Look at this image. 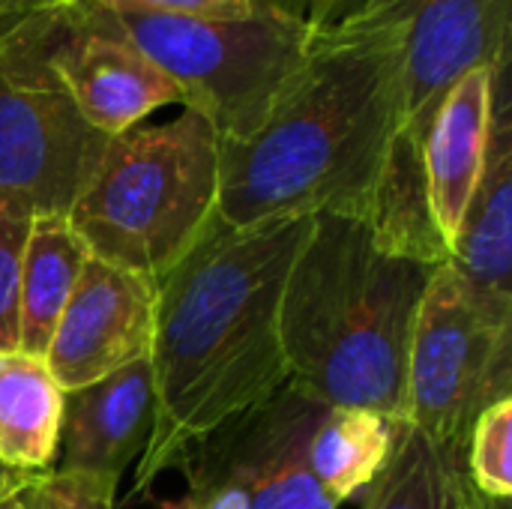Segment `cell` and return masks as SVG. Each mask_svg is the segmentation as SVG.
Here are the masks:
<instances>
[{"label": "cell", "mask_w": 512, "mask_h": 509, "mask_svg": "<svg viewBox=\"0 0 512 509\" xmlns=\"http://www.w3.org/2000/svg\"><path fill=\"white\" fill-rule=\"evenodd\" d=\"M312 219L231 228L213 216L195 246L156 276V426L141 453L135 492L180 468L210 432L288 384L279 303Z\"/></svg>", "instance_id": "1"}, {"label": "cell", "mask_w": 512, "mask_h": 509, "mask_svg": "<svg viewBox=\"0 0 512 509\" xmlns=\"http://www.w3.org/2000/svg\"><path fill=\"white\" fill-rule=\"evenodd\" d=\"M402 129V30L357 15L324 27L264 126L219 138L216 216L231 228L318 213L366 219Z\"/></svg>", "instance_id": "2"}, {"label": "cell", "mask_w": 512, "mask_h": 509, "mask_svg": "<svg viewBox=\"0 0 512 509\" xmlns=\"http://www.w3.org/2000/svg\"><path fill=\"white\" fill-rule=\"evenodd\" d=\"M432 273L384 255L363 219L318 213L279 303L288 381L327 408L402 423L408 348Z\"/></svg>", "instance_id": "3"}, {"label": "cell", "mask_w": 512, "mask_h": 509, "mask_svg": "<svg viewBox=\"0 0 512 509\" xmlns=\"http://www.w3.org/2000/svg\"><path fill=\"white\" fill-rule=\"evenodd\" d=\"M219 132L192 108L114 135L78 192L69 225L99 261L162 276L216 216Z\"/></svg>", "instance_id": "4"}, {"label": "cell", "mask_w": 512, "mask_h": 509, "mask_svg": "<svg viewBox=\"0 0 512 509\" xmlns=\"http://www.w3.org/2000/svg\"><path fill=\"white\" fill-rule=\"evenodd\" d=\"M66 9L135 45L180 87L183 108L201 111L222 141H243L264 126L318 36V27L267 0L243 18L120 12L87 0Z\"/></svg>", "instance_id": "5"}, {"label": "cell", "mask_w": 512, "mask_h": 509, "mask_svg": "<svg viewBox=\"0 0 512 509\" xmlns=\"http://www.w3.org/2000/svg\"><path fill=\"white\" fill-rule=\"evenodd\" d=\"M108 141L78 114L27 21L0 27V198L69 216Z\"/></svg>", "instance_id": "6"}, {"label": "cell", "mask_w": 512, "mask_h": 509, "mask_svg": "<svg viewBox=\"0 0 512 509\" xmlns=\"http://www.w3.org/2000/svg\"><path fill=\"white\" fill-rule=\"evenodd\" d=\"M512 327H492L465 297L450 264L435 267L408 348L405 420L465 465L474 420L510 399Z\"/></svg>", "instance_id": "7"}, {"label": "cell", "mask_w": 512, "mask_h": 509, "mask_svg": "<svg viewBox=\"0 0 512 509\" xmlns=\"http://www.w3.org/2000/svg\"><path fill=\"white\" fill-rule=\"evenodd\" d=\"M357 18L402 30L405 129L420 144L465 72L510 63L512 0H366Z\"/></svg>", "instance_id": "8"}, {"label": "cell", "mask_w": 512, "mask_h": 509, "mask_svg": "<svg viewBox=\"0 0 512 509\" xmlns=\"http://www.w3.org/2000/svg\"><path fill=\"white\" fill-rule=\"evenodd\" d=\"M24 21L60 87L96 132L114 138L162 105H183L180 87L135 45L75 18L66 6Z\"/></svg>", "instance_id": "9"}, {"label": "cell", "mask_w": 512, "mask_h": 509, "mask_svg": "<svg viewBox=\"0 0 512 509\" xmlns=\"http://www.w3.org/2000/svg\"><path fill=\"white\" fill-rule=\"evenodd\" d=\"M156 330V279L87 258L45 348L63 393L102 381L150 357Z\"/></svg>", "instance_id": "10"}, {"label": "cell", "mask_w": 512, "mask_h": 509, "mask_svg": "<svg viewBox=\"0 0 512 509\" xmlns=\"http://www.w3.org/2000/svg\"><path fill=\"white\" fill-rule=\"evenodd\" d=\"M456 273L471 306L492 324L512 327V102L510 66L498 72L486 165L450 246Z\"/></svg>", "instance_id": "11"}, {"label": "cell", "mask_w": 512, "mask_h": 509, "mask_svg": "<svg viewBox=\"0 0 512 509\" xmlns=\"http://www.w3.org/2000/svg\"><path fill=\"white\" fill-rule=\"evenodd\" d=\"M156 426V387L150 357L93 381L63 399V426L54 474H87L120 483L141 459Z\"/></svg>", "instance_id": "12"}, {"label": "cell", "mask_w": 512, "mask_h": 509, "mask_svg": "<svg viewBox=\"0 0 512 509\" xmlns=\"http://www.w3.org/2000/svg\"><path fill=\"white\" fill-rule=\"evenodd\" d=\"M501 69L480 66L465 72L441 99L432 126L423 138L429 198L438 228L444 231L450 246L486 165L495 81Z\"/></svg>", "instance_id": "13"}, {"label": "cell", "mask_w": 512, "mask_h": 509, "mask_svg": "<svg viewBox=\"0 0 512 509\" xmlns=\"http://www.w3.org/2000/svg\"><path fill=\"white\" fill-rule=\"evenodd\" d=\"M363 222L384 255L423 267H441L450 261V243L438 228L429 198L423 144L408 129L396 135L387 153Z\"/></svg>", "instance_id": "14"}, {"label": "cell", "mask_w": 512, "mask_h": 509, "mask_svg": "<svg viewBox=\"0 0 512 509\" xmlns=\"http://www.w3.org/2000/svg\"><path fill=\"white\" fill-rule=\"evenodd\" d=\"M63 399L45 357L0 351V462L6 468L21 474L54 468Z\"/></svg>", "instance_id": "15"}, {"label": "cell", "mask_w": 512, "mask_h": 509, "mask_svg": "<svg viewBox=\"0 0 512 509\" xmlns=\"http://www.w3.org/2000/svg\"><path fill=\"white\" fill-rule=\"evenodd\" d=\"M276 396L222 423L180 465L186 492L162 509H246L273 429Z\"/></svg>", "instance_id": "16"}, {"label": "cell", "mask_w": 512, "mask_h": 509, "mask_svg": "<svg viewBox=\"0 0 512 509\" xmlns=\"http://www.w3.org/2000/svg\"><path fill=\"white\" fill-rule=\"evenodd\" d=\"M90 252L66 216H36L21 258L18 351L45 357L63 306Z\"/></svg>", "instance_id": "17"}, {"label": "cell", "mask_w": 512, "mask_h": 509, "mask_svg": "<svg viewBox=\"0 0 512 509\" xmlns=\"http://www.w3.org/2000/svg\"><path fill=\"white\" fill-rule=\"evenodd\" d=\"M327 405L294 387L276 393L273 429L246 509H339L306 468V444Z\"/></svg>", "instance_id": "18"}, {"label": "cell", "mask_w": 512, "mask_h": 509, "mask_svg": "<svg viewBox=\"0 0 512 509\" xmlns=\"http://www.w3.org/2000/svg\"><path fill=\"white\" fill-rule=\"evenodd\" d=\"M396 426L363 408H327L306 444L309 474L336 504L351 501L390 459Z\"/></svg>", "instance_id": "19"}, {"label": "cell", "mask_w": 512, "mask_h": 509, "mask_svg": "<svg viewBox=\"0 0 512 509\" xmlns=\"http://www.w3.org/2000/svg\"><path fill=\"white\" fill-rule=\"evenodd\" d=\"M462 486L465 465L414 426L399 423L390 459L369 483L363 509H459Z\"/></svg>", "instance_id": "20"}, {"label": "cell", "mask_w": 512, "mask_h": 509, "mask_svg": "<svg viewBox=\"0 0 512 509\" xmlns=\"http://www.w3.org/2000/svg\"><path fill=\"white\" fill-rule=\"evenodd\" d=\"M512 399L495 402L471 426L465 447V477L471 489L492 501H510L512 495Z\"/></svg>", "instance_id": "21"}, {"label": "cell", "mask_w": 512, "mask_h": 509, "mask_svg": "<svg viewBox=\"0 0 512 509\" xmlns=\"http://www.w3.org/2000/svg\"><path fill=\"white\" fill-rule=\"evenodd\" d=\"M33 213L0 198V351H18V291H21V258Z\"/></svg>", "instance_id": "22"}, {"label": "cell", "mask_w": 512, "mask_h": 509, "mask_svg": "<svg viewBox=\"0 0 512 509\" xmlns=\"http://www.w3.org/2000/svg\"><path fill=\"white\" fill-rule=\"evenodd\" d=\"M117 483L87 474H36L18 495L12 509H114Z\"/></svg>", "instance_id": "23"}, {"label": "cell", "mask_w": 512, "mask_h": 509, "mask_svg": "<svg viewBox=\"0 0 512 509\" xmlns=\"http://www.w3.org/2000/svg\"><path fill=\"white\" fill-rule=\"evenodd\" d=\"M102 9L120 12H159L186 18H243L252 15L258 0H87Z\"/></svg>", "instance_id": "24"}, {"label": "cell", "mask_w": 512, "mask_h": 509, "mask_svg": "<svg viewBox=\"0 0 512 509\" xmlns=\"http://www.w3.org/2000/svg\"><path fill=\"white\" fill-rule=\"evenodd\" d=\"M273 6H279L282 12L324 30V27H333L351 15H357L363 9L366 0H267Z\"/></svg>", "instance_id": "25"}, {"label": "cell", "mask_w": 512, "mask_h": 509, "mask_svg": "<svg viewBox=\"0 0 512 509\" xmlns=\"http://www.w3.org/2000/svg\"><path fill=\"white\" fill-rule=\"evenodd\" d=\"M72 0H0V27L12 24V21H21L27 15H36V12H51V9H60Z\"/></svg>", "instance_id": "26"}, {"label": "cell", "mask_w": 512, "mask_h": 509, "mask_svg": "<svg viewBox=\"0 0 512 509\" xmlns=\"http://www.w3.org/2000/svg\"><path fill=\"white\" fill-rule=\"evenodd\" d=\"M33 477H36V474H21V471H12V468H6V465L0 462V495H15V492H21Z\"/></svg>", "instance_id": "27"}, {"label": "cell", "mask_w": 512, "mask_h": 509, "mask_svg": "<svg viewBox=\"0 0 512 509\" xmlns=\"http://www.w3.org/2000/svg\"><path fill=\"white\" fill-rule=\"evenodd\" d=\"M459 509H477L474 507V489H471L468 477H465V486H462V504H459Z\"/></svg>", "instance_id": "28"}, {"label": "cell", "mask_w": 512, "mask_h": 509, "mask_svg": "<svg viewBox=\"0 0 512 509\" xmlns=\"http://www.w3.org/2000/svg\"><path fill=\"white\" fill-rule=\"evenodd\" d=\"M18 495V492H15ZM15 495H0V509H12L15 504Z\"/></svg>", "instance_id": "29"}]
</instances>
